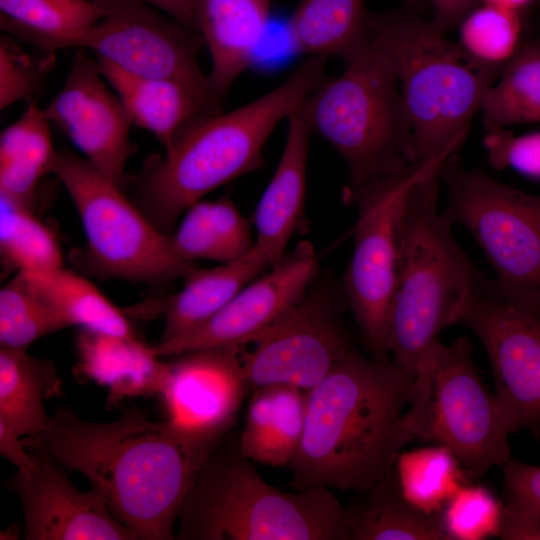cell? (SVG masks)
I'll use <instances>...</instances> for the list:
<instances>
[{
  "instance_id": "cell-1",
  "label": "cell",
  "mask_w": 540,
  "mask_h": 540,
  "mask_svg": "<svg viewBox=\"0 0 540 540\" xmlns=\"http://www.w3.org/2000/svg\"><path fill=\"white\" fill-rule=\"evenodd\" d=\"M222 439L154 421L135 407L112 422L97 423L60 406L42 431L23 443L84 475L138 540H173L182 501Z\"/></svg>"
},
{
  "instance_id": "cell-2",
  "label": "cell",
  "mask_w": 540,
  "mask_h": 540,
  "mask_svg": "<svg viewBox=\"0 0 540 540\" xmlns=\"http://www.w3.org/2000/svg\"><path fill=\"white\" fill-rule=\"evenodd\" d=\"M415 378L354 348L306 391L304 433L288 466L295 490L361 492L389 473L413 441L403 424Z\"/></svg>"
},
{
  "instance_id": "cell-3",
  "label": "cell",
  "mask_w": 540,
  "mask_h": 540,
  "mask_svg": "<svg viewBox=\"0 0 540 540\" xmlns=\"http://www.w3.org/2000/svg\"><path fill=\"white\" fill-rule=\"evenodd\" d=\"M326 57L308 56L279 86L227 113L202 114L128 177L131 200L171 235L179 216L223 184L263 165V147L284 118L328 77Z\"/></svg>"
},
{
  "instance_id": "cell-4",
  "label": "cell",
  "mask_w": 540,
  "mask_h": 540,
  "mask_svg": "<svg viewBox=\"0 0 540 540\" xmlns=\"http://www.w3.org/2000/svg\"><path fill=\"white\" fill-rule=\"evenodd\" d=\"M441 169L412 188L402 217L387 348L414 378L439 333L454 325L481 280L438 209Z\"/></svg>"
},
{
  "instance_id": "cell-5",
  "label": "cell",
  "mask_w": 540,
  "mask_h": 540,
  "mask_svg": "<svg viewBox=\"0 0 540 540\" xmlns=\"http://www.w3.org/2000/svg\"><path fill=\"white\" fill-rule=\"evenodd\" d=\"M372 42L396 73L412 126L414 161L445 162L464 142L485 90L495 82L471 68L415 4L368 15Z\"/></svg>"
},
{
  "instance_id": "cell-6",
  "label": "cell",
  "mask_w": 540,
  "mask_h": 540,
  "mask_svg": "<svg viewBox=\"0 0 540 540\" xmlns=\"http://www.w3.org/2000/svg\"><path fill=\"white\" fill-rule=\"evenodd\" d=\"M220 442L182 501L175 539L348 540L344 506L330 489L281 490L238 444L221 448Z\"/></svg>"
},
{
  "instance_id": "cell-7",
  "label": "cell",
  "mask_w": 540,
  "mask_h": 540,
  "mask_svg": "<svg viewBox=\"0 0 540 540\" xmlns=\"http://www.w3.org/2000/svg\"><path fill=\"white\" fill-rule=\"evenodd\" d=\"M312 133L343 158L350 187L414 163L412 126L392 64L372 42L337 77H327L304 101Z\"/></svg>"
},
{
  "instance_id": "cell-8",
  "label": "cell",
  "mask_w": 540,
  "mask_h": 540,
  "mask_svg": "<svg viewBox=\"0 0 540 540\" xmlns=\"http://www.w3.org/2000/svg\"><path fill=\"white\" fill-rule=\"evenodd\" d=\"M472 350L467 337L449 345L437 341L415 377L403 415L413 440L449 449L471 481L511 460L510 433L477 373Z\"/></svg>"
},
{
  "instance_id": "cell-9",
  "label": "cell",
  "mask_w": 540,
  "mask_h": 540,
  "mask_svg": "<svg viewBox=\"0 0 540 540\" xmlns=\"http://www.w3.org/2000/svg\"><path fill=\"white\" fill-rule=\"evenodd\" d=\"M443 217L465 227L495 272L483 280L494 294L540 311V195L464 167L456 155L441 169Z\"/></svg>"
},
{
  "instance_id": "cell-10",
  "label": "cell",
  "mask_w": 540,
  "mask_h": 540,
  "mask_svg": "<svg viewBox=\"0 0 540 540\" xmlns=\"http://www.w3.org/2000/svg\"><path fill=\"white\" fill-rule=\"evenodd\" d=\"M52 173L79 214L92 271L105 277L163 284L196 268L178 258L170 235L159 230L123 188L86 158L61 149Z\"/></svg>"
},
{
  "instance_id": "cell-11",
  "label": "cell",
  "mask_w": 540,
  "mask_h": 540,
  "mask_svg": "<svg viewBox=\"0 0 540 540\" xmlns=\"http://www.w3.org/2000/svg\"><path fill=\"white\" fill-rule=\"evenodd\" d=\"M444 162L411 163L405 169L347 186L343 199L357 209L354 248L343 295L372 357L389 360L387 335L397 284L402 217L414 185Z\"/></svg>"
},
{
  "instance_id": "cell-12",
  "label": "cell",
  "mask_w": 540,
  "mask_h": 540,
  "mask_svg": "<svg viewBox=\"0 0 540 540\" xmlns=\"http://www.w3.org/2000/svg\"><path fill=\"white\" fill-rule=\"evenodd\" d=\"M94 1L106 15L71 39L67 48L91 50L98 59L138 76L179 82L214 112L223 111L199 65L205 45L200 33L164 18L140 0Z\"/></svg>"
},
{
  "instance_id": "cell-13",
  "label": "cell",
  "mask_w": 540,
  "mask_h": 540,
  "mask_svg": "<svg viewBox=\"0 0 540 540\" xmlns=\"http://www.w3.org/2000/svg\"><path fill=\"white\" fill-rule=\"evenodd\" d=\"M456 324L471 330L489 357L494 397L509 433L540 431V311L498 296L481 280Z\"/></svg>"
},
{
  "instance_id": "cell-14",
  "label": "cell",
  "mask_w": 540,
  "mask_h": 540,
  "mask_svg": "<svg viewBox=\"0 0 540 540\" xmlns=\"http://www.w3.org/2000/svg\"><path fill=\"white\" fill-rule=\"evenodd\" d=\"M241 352L250 388L287 385L304 391L319 383L353 347L335 298L319 289L306 293Z\"/></svg>"
},
{
  "instance_id": "cell-15",
  "label": "cell",
  "mask_w": 540,
  "mask_h": 540,
  "mask_svg": "<svg viewBox=\"0 0 540 540\" xmlns=\"http://www.w3.org/2000/svg\"><path fill=\"white\" fill-rule=\"evenodd\" d=\"M317 267L313 244L299 242L209 320L186 334L151 345L153 352L160 358H169L197 350L242 348L250 344L304 298Z\"/></svg>"
},
{
  "instance_id": "cell-16",
  "label": "cell",
  "mask_w": 540,
  "mask_h": 540,
  "mask_svg": "<svg viewBox=\"0 0 540 540\" xmlns=\"http://www.w3.org/2000/svg\"><path fill=\"white\" fill-rule=\"evenodd\" d=\"M104 80L98 63L78 49L63 87L43 110L91 164L124 189L132 123Z\"/></svg>"
},
{
  "instance_id": "cell-17",
  "label": "cell",
  "mask_w": 540,
  "mask_h": 540,
  "mask_svg": "<svg viewBox=\"0 0 540 540\" xmlns=\"http://www.w3.org/2000/svg\"><path fill=\"white\" fill-rule=\"evenodd\" d=\"M28 450L31 467L6 481L22 503L26 540H138L94 490L76 488L48 452Z\"/></svg>"
},
{
  "instance_id": "cell-18",
  "label": "cell",
  "mask_w": 540,
  "mask_h": 540,
  "mask_svg": "<svg viewBox=\"0 0 540 540\" xmlns=\"http://www.w3.org/2000/svg\"><path fill=\"white\" fill-rule=\"evenodd\" d=\"M160 396L168 420L205 437L222 438L250 388L241 348H212L169 357Z\"/></svg>"
},
{
  "instance_id": "cell-19",
  "label": "cell",
  "mask_w": 540,
  "mask_h": 540,
  "mask_svg": "<svg viewBox=\"0 0 540 540\" xmlns=\"http://www.w3.org/2000/svg\"><path fill=\"white\" fill-rule=\"evenodd\" d=\"M273 263L257 246L247 254L213 268L192 270L183 288L171 295L149 299L122 309L128 317L164 320L158 342L186 334L214 316L241 289Z\"/></svg>"
},
{
  "instance_id": "cell-20",
  "label": "cell",
  "mask_w": 540,
  "mask_h": 540,
  "mask_svg": "<svg viewBox=\"0 0 540 540\" xmlns=\"http://www.w3.org/2000/svg\"><path fill=\"white\" fill-rule=\"evenodd\" d=\"M301 106L287 118L288 130L280 160L253 217L256 229L254 245L268 254L273 265L283 258L292 236L304 224L306 172L312 131Z\"/></svg>"
},
{
  "instance_id": "cell-21",
  "label": "cell",
  "mask_w": 540,
  "mask_h": 540,
  "mask_svg": "<svg viewBox=\"0 0 540 540\" xmlns=\"http://www.w3.org/2000/svg\"><path fill=\"white\" fill-rule=\"evenodd\" d=\"M74 374L108 389L107 406L129 397L160 395L168 373L163 361L138 337H123L81 328L76 337Z\"/></svg>"
},
{
  "instance_id": "cell-22",
  "label": "cell",
  "mask_w": 540,
  "mask_h": 540,
  "mask_svg": "<svg viewBox=\"0 0 540 540\" xmlns=\"http://www.w3.org/2000/svg\"><path fill=\"white\" fill-rule=\"evenodd\" d=\"M269 16L270 0H202L198 32L211 57L210 90L220 104L251 64Z\"/></svg>"
},
{
  "instance_id": "cell-23",
  "label": "cell",
  "mask_w": 540,
  "mask_h": 540,
  "mask_svg": "<svg viewBox=\"0 0 540 540\" xmlns=\"http://www.w3.org/2000/svg\"><path fill=\"white\" fill-rule=\"evenodd\" d=\"M105 80L121 99L132 125L154 134L164 149L196 117L214 112L185 85L168 79L138 76L103 60Z\"/></svg>"
},
{
  "instance_id": "cell-24",
  "label": "cell",
  "mask_w": 540,
  "mask_h": 540,
  "mask_svg": "<svg viewBox=\"0 0 540 540\" xmlns=\"http://www.w3.org/2000/svg\"><path fill=\"white\" fill-rule=\"evenodd\" d=\"M348 540H449L440 513H426L402 493L395 468L344 506Z\"/></svg>"
},
{
  "instance_id": "cell-25",
  "label": "cell",
  "mask_w": 540,
  "mask_h": 540,
  "mask_svg": "<svg viewBox=\"0 0 540 540\" xmlns=\"http://www.w3.org/2000/svg\"><path fill=\"white\" fill-rule=\"evenodd\" d=\"M253 390L238 442L240 452L252 462L289 466L304 433L306 391L287 385Z\"/></svg>"
},
{
  "instance_id": "cell-26",
  "label": "cell",
  "mask_w": 540,
  "mask_h": 540,
  "mask_svg": "<svg viewBox=\"0 0 540 540\" xmlns=\"http://www.w3.org/2000/svg\"><path fill=\"white\" fill-rule=\"evenodd\" d=\"M366 0H300L288 22L290 39L308 56H337L345 64L372 43Z\"/></svg>"
},
{
  "instance_id": "cell-27",
  "label": "cell",
  "mask_w": 540,
  "mask_h": 540,
  "mask_svg": "<svg viewBox=\"0 0 540 540\" xmlns=\"http://www.w3.org/2000/svg\"><path fill=\"white\" fill-rule=\"evenodd\" d=\"M54 364L23 349L0 347V421L22 436H34L49 415L44 401L62 394Z\"/></svg>"
},
{
  "instance_id": "cell-28",
  "label": "cell",
  "mask_w": 540,
  "mask_h": 540,
  "mask_svg": "<svg viewBox=\"0 0 540 540\" xmlns=\"http://www.w3.org/2000/svg\"><path fill=\"white\" fill-rule=\"evenodd\" d=\"M50 122L38 101L0 136V195L33 204L41 179L52 173L57 157Z\"/></svg>"
},
{
  "instance_id": "cell-29",
  "label": "cell",
  "mask_w": 540,
  "mask_h": 540,
  "mask_svg": "<svg viewBox=\"0 0 540 540\" xmlns=\"http://www.w3.org/2000/svg\"><path fill=\"white\" fill-rule=\"evenodd\" d=\"M25 285L68 326L123 337H137L128 316L95 285L63 266L45 272H18Z\"/></svg>"
},
{
  "instance_id": "cell-30",
  "label": "cell",
  "mask_w": 540,
  "mask_h": 540,
  "mask_svg": "<svg viewBox=\"0 0 540 540\" xmlns=\"http://www.w3.org/2000/svg\"><path fill=\"white\" fill-rule=\"evenodd\" d=\"M105 15L94 0H0L1 29L45 52L67 48Z\"/></svg>"
},
{
  "instance_id": "cell-31",
  "label": "cell",
  "mask_w": 540,
  "mask_h": 540,
  "mask_svg": "<svg viewBox=\"0 0 540 540\" xmlns=\"http://www.w3.org/2000/svg\"><path fill=\"white\" fill-rule=\"evenodd\" d=\"M480 111L487 130L540 122V43L523 44L485 90Z\"/></svg>"
},
{
  "instance_id": "cell-32",
  "label": "cell",
  "mask_w": 540,
  "mask_h": 540,
  "mask_svg": "<svg viewBox=\"0 0 540 540\" xmlns=\"http://www.w3.org/2000/svg\"><path fill=\"white\" fill-rule=\"evenodd\" d=\"M458 26L457 44L465 62L494 80L522 46V21L516 11L480 3Z\"/></svg>"
},
{
  "instance_id": "cell-33",
  "label": "cell",
  "mask_w": 540,
  "mask_h": 540,
  "mask_svg": "<svg viewBox=\"0 0 540 540\" xmlns=\"http://www.w3.org/2000/svg\"><path fill=\"white\" fill-rule=\"evenodd\" d=\"M394 468L405 498L426 513H440L453 494L471 482L455 455L437 444L400 452Z\"/></svg>"
},
{
  "instance_id": "cell-34",
  "label": "cell",
  "mask_w": 540,
  "mask_h": 540,
  "mask_svg": "<svg viewBox=\"0 0 540 540\" xmlns=\"http://www.w3.org/2000/svg\"><path fill=\"white\" fill-rule=\"evenodd\" d=\"M0 253L6 269L45 272L63 266L54 233L33 213L32 204L0 195Z\"/></svg>"
},
{
  "instance_id": "cell-35",
  "label": "cell",
  "mask_w": 540,
  "mask_h": 540,
  "mask_svg": "<svg viewBox=\"0 0 540 540\" xmlns=\"http://www.w3.org/2000/svg\"><path fill=\"white\" fill-rule=\"evenodd\" d=\"M69 327L16 275L0 290V347L27 348L37 339Z\"/></svg>"
},
{
  "instance_id": "cell-36",
  "label": "cell",
  "mask_w": 540,
  "mask_h": 540,
  "mask_svg": "<svg viewBox=\"0 0 540 540\" xmlns=\"http://www.w3.org/2000/svg\"><path fill=\"white\" fill-rule=\"evenodd\" d=\"M503 503L485 486L462 485L440 511L449 540H483L498 534Z\"/></svg>"
},
{
  "instance_id": "cell-37",
  "label": "cell",
  "mask_w": 540,
  "mask_h": 540,
  "mask_svg": "<svg viewBox=\"0 0 540 540\" xmlns=\"http://www.w3.org/2000/svg\"><path fill=\"white\" fill-rule=\"evenodd\" d=\"M56 52L29 53L9 34L0 37V109L25 100L37 101Z\"/></svg>"
},
{
  "instance_id": "cell-38",
  "label": "cell",
  "mask_w": 540,
  "mask_h": 540,
  "mask_svg": "<svg viewBox=\"0 0 540 540\" xmlns=\"http://www.w3.org/2000/svg\"><path fill=\"white\" fill-rule=\"evenodd\" d=\"M171 246L181 260H212L221 263L230 259L210 219L207 201H198L185 211L178 228L170 235Z\"/></svg>"
},
{
  "instance_id": "cell-39",
  "label": "cell",
  "mask_w": 540,
  "mask_h": 540,
  "mask_svg": "<svg viewBox=\"0 0 540 540\" xmlns=\"http://www.w3.org/2000/svg\"><path fill=\"white\" fill-rule=\"evenodd\" d=\"M484 144L494 168L509 166L540 179V131L514 136L504 128L488 130Z\"/></svg>"
},
{
  "instance_id": "cell-40",
  "label": "cell",
  "mask_w": 540,
  "mask_h": 540,
  "mask_svg": "<svg viewBox=\"0 0 540 540\" xmlns=\"http://www.w3.org/2000/svg\"><path fill=\"white\" fill-rule=\"evenodd\" d=\"M501 468L503 506L520 514L540 517V466L511 459Z\"/></svg>"
},
{
  "instance_id": "cell-41",
  "label": "cell",
  "mask_w": 540,
  "mask_h": 540,
  "mask_svg": "<svg viewBox=\"0 0 540 540\" xmlns=\"http://www.w3.org/2000/svg\"><path fill=\"white\" fill-rule=\"evenodd\" d=\"M208 212L230 261L237 259L254 246L249 221L228 197L207 201Z\"/></svg>"
},
{
  "instance_id": "cell-42",
  "label": "cell",
  "mask_w": 540,
  "mask_h": 540,
  "mask_svg": "<svg viewBox=\"0 0 540 540\" xmlns=\"http://www.w3.org/2000/svg\"><path fill=\"white\" fill-rule=\"evenodd\" d=\"M497 537L503 540H540V517L520 514L503 506Z\"/></svg>"
},
{
  "instance_id": "cell-43",
  "label": "cell",
  "mask_w": 540,
  "mask_h": 540,
  "mask_svg": "<svg viewBox=\"0 0 540 540\" xmlns=\"http://www.w3.org/2000/svg\"><path fill=\"white\" fill-rule=\"evenodd\" d=\"M481 0H431L433 24L443 33L459 24Z\"/></svg>"
},
{
  "instance_id": "cell-44",
  "label": "cell",
  "mask_w": 540,
  "mask_h": 540,
  "mask_svg": "<svg viewBox=\"0 0 540 540\" xmlns=\"http://www.w3.org/2000/svg\"><path fill=\"white\" fill-rule=\"evenodd\" d=\"M20 438L17 432L0 421L1 456L14 464L18 471H26L32 465V455Z\"/></svg>"
},
{
  "instance_id": "cell-45",
  "label": "cell",
  "mask_w": 540,
  "mask_h": 540,
  "mask_svg": "<svg viewBox=\"0 0 540 540\" xmlns=\"http://www.w3.org/2000/svg\"><path fill=\"white\" fill-rule=\"evenodd\" d=\"M158 7L189 30L198 32V11L202 0H140ZM199 33V32H198Z\"/></svg>"
},
{
  "instance_id": "cell-46",
  "label": "cell",
  "mask_w": 540,
  "mask_h": 540,
  "mask_svg": "<svg viewBox=\"0 0 540 540\" xmlns=\"http://www.w3.org/2000/svg\"><path fill=\"white\" fill-rule=\"evenodd\" d=\"M535 0H481V3L521 13Z\"/></svg>"
}]
</instances>
